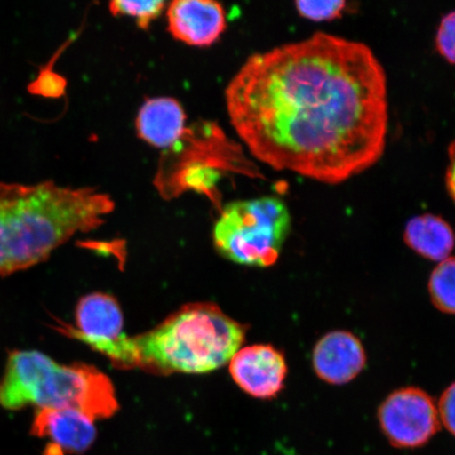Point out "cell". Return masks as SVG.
Here are the masks:
<instances>
[{"instance_id":"1","label":"cell","mask_w":455,"mask_h":455,"mask_svg":"<svg viewBox=\"0 0 455 455\" xmlns=\"http://www.w3.org/2000/svg\"><path fill=\"white\" fill-rule=\"evenodd\" d=\"M225 96L238 138L272 169L338 185L384 155L388 85L365 44L316 32L256 53Z\"/></svg>"},{"instance_id":"2","label":"cell","mask_w":455,"mask_h":455,"mask_svg":"<svg viewBox=\"0 0 455 455\" xmlns=\"http://www.w3.org/2000/svg\"><path fill=\"white\" fill-rule=\"evenodd\" d=\"M114 207L94 188L0 181V276L43 263L76 233L101 226Z\"/></svg>"},{"instance_id":"3","label":"cell","mask_w":455,"mask_h":455,"mask_svg":"<svg viewBox=\"0 0 455 455\" xmlns=\"http://www.w3.org/2000/svg\"><path fill=\"white\" fill-rule=\"evenodd\" d=\"M247 329L214 304L184 306L157 327L138 337L124 334L102 350L117 369L159 375L204 374L230 363Z\"/></svg>"},{"instance_id":"4","label":"cell","mask_w":455,"mask_h":455,"mask_svg":"<svg viewBox=\"0 0 455 455\" xmlns=\"http://www.w3.org/2000/svg\"><path fill=\"white\" fill-rule=\"evenodd\" d=\"M0 406L20 411L74 409L90 419L111 418L118 411L109 378L85 363L60 365L36 350H15L8 357L0 382Z\"/></svg>"},{"instance_id":"5","label":"cell","mask_w":455,"mask_h":455,"mask_svg":"<svg viewBox=\"0 0 455 455\" xmlns=\"http://www.w3.org/2000/svg\"><path fill=\"white\" fill-rule=\"evenodd\" d=\"M291 230L282 199L264 196L226 204L213 229L216 250L233 263L266 268L280 258Z\"/></svg>"},{"instance_id":"6","label":"cell","mask_w":455,"mask_h":455,"mask_svg":"<svg viewBox=\"0 0 455 455\" xmlns=\"http://www.w3.org/2000/svg\"><path fill=\"white\" fill-rule=\"evenodd\" d=\"M378 418L386 439L400 449L423 447L441 430L434 398L415 387L392 392L379 408Z\"/></svg>"},{"instance_id":"7","label":"cell","mask_w":455,"mask_h":455,"mask_svg":"<svg viewBox=\"0 0 455 455\" xmlns=\"http://www.w3.org/2000/svg\"><path fill=\"white\" fill-rule=\"evenodd\" d=\"M233 379L247 395L270 400L281 394L288 374L286 358L270 345L244 347L230 361Z\"/></svg>"},{"instance_id":"8","label":"cell","mask_w":455,"mask_h":455,"mask_svg":"<svg viewBox=\"0 0 455 455\" xmlns=\"http://www.w3.org/2000/svg\"><path fill=\"white\" fill-rule=\"evenodd\" d=\"M76 327H60L67 337L81 340L95 351L123 337L124 315L117 300L106 293H91L79 299L76 312Z\"/></svg>"},{"instance_id":"9","label":"cell","mask_w":455,"mask_h":455,"mask_svg":"<svg viewBox=\"0 0 455 455\" xmlns=\"http://www.w3.org/2000/svg\"><path fill=\"white\" fill-rule=\"evenodd\" d=\"M31 432L51 440L44 455L82 454L93 445L98 435L94 420L74 409H38Z\"/></svg>"},{"instance_id":"10","label":"cell","mask_w":455,"mask_h":455,"mask_svg":"<svg viewBox=\"0 0 455 455\" xmlns=\"http://www.w3.org/2000/svg\"><path fill=\"white\" fill-rule=\"evenodd\" d=\"M167 17L171 36L195 47L218 42L227 28L223 5L212 0H176L168 4Z\"/></svg>"},{"instance_id":"11","label":"cell","mask_w":455,"mask_h":455,"mask_svg":"<svg viewBox=\"0 0 455 455\" xmlns=\"http://www.w3.org/2000/svg\"><path fill=\"white\" fill-rule=\"evenodd\" d=\"M366 363L362 341L343 330L323 335L313 349V368L317 377L328 384L351 382L363 371Z\"/></svg>"},{"instance_id":"12","label":"cell","mask_w":455,"mask_h":455,"mask_svg":"<svg viewBox=\"0 0 455 455\" xmlns=\"http://www.w3.org/2000/svg\"><path fill=\"white\" fill-rule=\"evenodd\" d=\"M186 113L180 102L171 98H156L142 104L136 117L139 138L158 149L179 145L186 133Z\"/></svg>"},{"instance_id":"13","label":"cell","mask_w":455,"mask_h":455,"mask_svg":"<svg viewBox=\"0 0 455 455\" xmlns=\"http://www.w3.org/2000/svg\"><path fill=\"white\" fill-rule=\"evenodd\" d=\"M403 241L423 258L443 261L454 249L455 235L451 226L441 216L427 213L408 221Z\"/></svg>"},{"instance_id":"14","label":"cell","mask_w":455,"mask_h":455,"mask_svg":"<svg viewBox=\"0 0 455 455\" xmlns=\"http://www.w3.org/2000/svg\"><path fill=\"white\" fill-rule=\"evenodd\" d=\"M432 303L448 315H455V258L441 261L429 280Z\"/></svg>"},{"instance_id":"15","label":"cell","mask_w":455,"mask_h":455,"mask_svg":"<svg viewBox=\"0 0 455 455\" xmlns=\"http://www.w3.org/2000/svg\"><path fill=\"white\" fill-rule=\"evenodd\" d=\"M168 4L156 0V2H124V0H116L109 4L110 12L113 16H127L135 20L136 24L147 30L159 15L164 12Z\"/></svg>"},{"instance_id":"16","label":"cell","mask_w":455,"mask_h":455,"mask_svg":"<svg viewBox=\"0 0 455 455\" xmlns=\"http://www.w3.org/2000/svg\"><path fill=\"white\" fill-rule=\"evenodd\" d=\"M298 13L303 19L312 21H330L339 19L346 11L347 3L343 0H328V2H300L295 3Z\"/></svg>"},{"instance_id":"17","label":"cell","mask_w":455,"mask_h":455,"mask_svg":"<svg viewBox=\"0 0 455 455\" xmlns=\"http://www.w3.org/2000/svg\"><path fill=\"white\" fill-rule=\"evenodd\" d=\"M435 47L443 60L455 65V10L443 17L437 28Z\"/></svg>"},{"instance_id":"18","label":"cell","mask_w":455,"mask_h":455,"mask_svg":"<svg viewBox=\"0 0 455 455\" xmlns=\"http://www.w3.org/2000/svg\"><path fill=\"white\" fill-rule=\"evenodd\" d=\"M441 424L455 436V383L443 391L439 402Z\"/></svg>"},{"instance_id":"19","label":"cell","mask_w":455,"mask_h":455,"mask_svg":"<svg viewBox=\"0 0 455 455\" xmlns=\"http://www.w3.org/2000/svg\"><path fill=\"white\" fill-rule=\"evenodd\" d=\"M449 164L446 171V187L449 196L455 204V140L448 148Z\"/></svg>"}]
</instances>
